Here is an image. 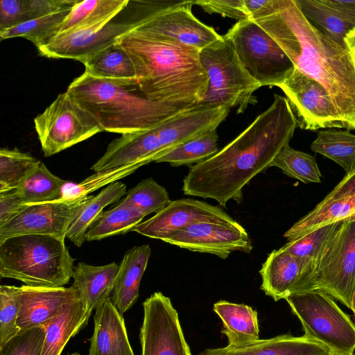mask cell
<instances>
[{
    "label": "cell",
    "instance_id": "cell-22",
    "mask_svg": "<svg viewBox=\"0 0 355 355\" xmlns=\"http://www.w3.org/2000/svg\"><path fill=\"white\" fill-rule=\"evenodd\" d=\"M323 345L305 336L285 334L258 341L241 348L228 347L206 349L198 355H331Z\"/></svg>",
    "mask_w": 355,
    "mask_h": 355
},
{
    "label": "cell",
    "instance_id": "cell-17",
    "mask_svg": "<svg viewBox=\"0 0 355 355\" xmlns=\"http://www.w3.org/2000/svg\"><path fill=\"white\" fill-rule=\"evenodd\" d=\"M193 5V1H184L144 21L136 29L171 39L200 51L222 36L193 15L191 11Z\"/></svg>",
    "mask_w": 355,
    "mask_h": 355
},
{
    "label": "cell",
    "instance_id": "cell-34",
    "mask_svg": "<svg viewBox=\"0 0 355 355\" xmlns=\"http://www.w3.org/2000/svg\"><path fill=\"white\" fill-rule=\"evenodd\" d=\"M71 8L49 14L8 29L0 31L1 40L17 37L31 41L37 49L49 44L60 31Z\"/></svg>",
    "mask_w": 355,
    "mask_h": 355
},
{
    "label": "cell",
    "instance_id": "cell-24",
    "mask_svg": "<svg viewBox=\"0 0 355 355\" xmlns=\"http://www.w3.org/2000/svg\"><path fill=\"white\" fill-rule=\"evenodd\" d=\"M150 253L149 245L135 246L125 253L119 265L111 300L121 315L132 307L139 297L140 282Z\"/></svg>",
    "mask_w": 355,
    "mask_h": 355
},
{
    "label": "cell",
    "instance_id": "cell-18",
    "mask_svg": "<svg viewBox=\"0 0 355 355\" xmlns=\"http://www.w3.org/2000/svg\"><path fill=\"white\" fill-rule=\"evenodd\" d=\"M80 299L76 291L69 288L19 287L17 325L20 330L43 326L56 316L67 304Z\"/></svg>",
    "mask_w": 355,
    "mask_h": 355
},
{
    "label": "cell",
    "instance_id": "cell-47",
    "mask_svg": "<svg viewBox=\"0 0 355 355\" xmlns=\"http://www.w3.org/2000/svg\"><path fill=\"white\" fill-rule=\"evenodd\" d=\"M355 194V169L346 174L335 188L321 201L322 202L336 200Z\"/></svg>",
    "mask_w": 355,
    "mask_h": 355
},
{
    "label": "cell",
    "instance_id": "cell-27",
    "mask_svg": "<svg viewBox=\"0 0 355 355\" xmlns=\"http://www.w3.org/2000/svg\"><path fill=\"white\" fill-rule=\"evenodd\" d=\"M83 64L85 71L93 77L137 85L132 59L117 41L88 58Z\"/></svg>",
    "mask_w": 355,
    "mask_h": 355
},
{
    "label": "cell",
    "instance_id": "cell-33",
    "mask_svg": "<svg viewBox=\"0 0 355 355\" xmlns=\"http://www.w3.org/2000/svg\"><path fill=\"white\" fill-rule=\"evenodd\" d=\"M145 216L136 209L122 205L103 211L88 229L87 241L101 240L112 236L124 234L141 223Z\"/></svg>",
    "mask_w": 355,
    "mask_h": 355
},
{
    "label": "cell",
    "instance_id": "cell-45",
    "mask_svg": "<svg viewBox=\"0 0 355 355\" xmlns=\"http://www.w3.org/2000/svg\"><path fill=\"white\" fill-rule=\"evenodd\" d=\"M208 13L220 14L239 21L249 19L243 0H200L193 1Z\"/></svg>",
    "mask_w": 355,
    "mask_h": 355
},
{
    "label": "cell",
    "instance_id": "cell-10",
    "mask_svg": "<svg viewBox=\"0 0 355 355\" xmlns=\"http://www.w3.org/2000/svg\"><path fill=\"white\" fill-rule=\"evenodd\" d=\"M46 157L55 155L103 131L96 119L66 91L34 119Z\"/></svg>",
    "mask_w": 355,
    "mask_h": 355
},
{
    "label": "cell",
    "instance_id": "cell-2",
    "mask_svg": "<svg viewBox=\"0 0 355 355\" xmlns=\"http://www.w3.org/2000/svg\"><path fill=\"white\" fill-rule=\"evenodd\" d=\"M253 21L295 68L324 87L345 128L355 130V60L349 49L315 27L295 0H276L269 15Z\"/></svg>",
    "mask_w": 355,
    "mask_h": 355
},
{
    "label": "cell",
    "instance_id": "cell-46",
    "mask_svg": "<svg viewBox=\"0 0 355 355\" xmlns=\"http://www.w3.org/2000/svg\"><path fill=\"white\" fill-rule=\"evenodd\" d=\"M24 205L16 189L0 193V226L17 214Z\"/></svg>",
    "mask_w": 355,
    "mask_h": 355
},
{
    "label": "cell",
    "instance_id": "cell-19",
    "mask_svg": "<svg viewBox=\"0 0 355 355\" xmlns=\"http://www.w3.org/2000/svg\"><path fill=\"white\" fill-rule=\"evenodd\" d=\"M261 289L275 301L300 291L309 270L304 261L283 250L272 251L259 270Z\"/></svg>",
    "mask_w": 355,
    "mask_h": 355
},
{
    "label": "cell",
    "instance_id": "cell-32",
    "mask_svg": "<svg viewBox=\"0 0 355 355\" xmlns=\"http://www.w3.org/2000/svg\"><path fill=\"white\" fill-rule=\"evenodd\" d=\"M310 148L335 162L346 174L355 169V135L349 130L328 128L320 130Z\"/></svg>",
    "mask_w": 355,
    "mask_h": 355
},
{
    "label": "cell",
    "instance_id": "cell-15",
    "mask_svg": "<svg viewBox=\"0 0 355 355\" xmlns=\"http://www.w3.org/2000/svg\"><path fill=\"white\" fill-rule=\"evenodd\" d=\"M193 252L227 259L234 251L250 253L253 246L248 233L234 223L198 222L184 227L163 241Z\"/></svg>",
    "mask_w": 355,
    "mask_h": 355
},
{
    "label": "cell",
    "instance_id": "cell-20",
    "mask_svg": "<svg viewBox=\"0 0 355 355\" xmlns=\"http://www.w3.org/2000/svg\"><path fill=\"white\" fill-rule=\"evenodd\" d=\"M159 157L153 128L123 134L113 140L91 169L98 172L136 162H142L146 165L155 162Z\"/></svg>",
    "mask_w": 355,
    "mask_h": 355
},
{
    "label": "cell",
    "instance_id": "cell-49",
    "mask_svg": "<svg viewBox=\"0 0 355 355\" xmlns=\"http://www.w3.org/2000/svg\"><path fill=\"white\" fill-rule=\"evenodd\" d=\"M355 28V1L320 0Z\"/></svg>",
    "mask_w": 355,
    "mask_h": 355
},
{
    "label": "cell",
    "instance_id": "cell-23",
    "mask_svg": "<svg viewBox=\"0 0 355 355\" xmlns=\"http://www.w3.org/2000/svg\"><path fill=\"white\" fill-rule=\"evenodd\" d=\"M118 269L115 262L100 266L79 262L74 267L71 286L78 293L88 320L94 309L110 297Z\"/></svg>",
    "mask_w": 355,
    "mask_h": 355
},
{
    "label": "cell",
    "instance_id": "cell-14",
    "mask_svg": "<svg viewBox=\"0 0 355 355\" xmlns=\"http://www.w3.org/2000/svg\"><path fill=\"white\" fill-rule=\"evenodd\" d=\"M114 19L59 33L49 44L37 50L41 55L49 58L73 59L83 63L146 21L137 19L116 21Z\"/></svg>",
    "mask_w": 355,
    "mask_h": 355
},
{
    "label": "cell",
    "instance_id": "cell-38",
    "mask_svg": "<svg viewBox=\"0 0 355 355\" xmlns=\"http://www.w3.org/2000/svg\"><path fill=\"white\" fill-rule=\"evenodd\" d=\"M271 166L280 168L292 178L303 183L321 182L322 174L318 166L315 157L286 145L273 159Z\"/></svg>",
    "mask_w": 355,
    "mask_h": 355
},
{
    "label": "cell",
    "instance_id": "cell-35",
    "mask_svg": "<svg viewBox=\"0 0 355 355\" xmlns=\"http://www.w3.org/2000/svg\"><path fill=\"white\" fill-rule=\"evenodd\" d=\"M67 182L41 162L16 189L25 205L43 203L59 200Z\"/></svg>",
    "mask_w": 355,
    "mask_h": 355
},
{
    "label": "cell",
    "instance_id": "cell-28",
    "mask_svg": "<svg viewBox=\"0 0 355 355\" xmlns=\"http://www.w3.org/2000/svg\"><path fill=\"white\" fill-rule=\"evenodd\" d=\"M355 214V194L322 202L297 220L284 234L288 241L294 240L320 227L346 220Z\"/></svg>",
    "mask_w": 355,
    "mask_h": 355
},
{
    "label": "cell",
    "instance_id": "cell-52",
    "mask_svg": "<svg viewBox=\"0 0 355 355\" xmlns=\"http://www.w3.org/2000/svg\"><path fill=\"white\" fill-rule=\"evenodd\" d=\"M347 219H355V214H354L353 215H352L350 217H349Z\"/></svg>",
    "mask_w": 355,
    "mask_h": 355
},
{
    "label": "cell",
    "instance_id": "cell-40",
    "mask_svg": "<svg viewBox=\"0 0 355 355\" xmlns=\"http://www.w3.org/2000/svg\"><path fill=\"white\" fill-rule=\"evenodd\" d=\"M171 202L165 187L153 178H148L129 189L121 203L136 209L146 216L158 213Z\"/></svg>",
    "mask_w": 355,
    "mask_h": 355
},
{
    "label": "cell",
    "instance_id": "cell-53",
    "mask_svg": "<svg viewBox=\"0 0 355 355\" xmlns=\"http://www.w3.org/2000/svg\"><path fill=\"white\" fill-rule=\"evenodd\" d=\"M69 355H80V354H78V353H73V354H69Z\"/></svg>",
    "mask_w": 355,
    "mask_h": 355
},
{
    "label": "cell",
    "instance_id": "cell-11",
    "mask_svg": "<svg viewBox=\"0 0 355 355\" xmlns=\"http://www.w3.org/2000/svg\"><path fill=\"white\" fill-rule=\"evenodd\" d=\"M141 355H191L169 297L155 292L143 303Z\"/></svg>",
    "mask_w": 355,
    "mask_h": 355
},
{
    "label": "cell",
    "instance_id": "cell-51",
    "mask_svg": "<svg viewBox=\"0 0 355 355\" xmlns=\"http://www.w3.org/2000/svg\"><path fill=\"white\" fill-rule=\"evenodd\" d=\"M350 309L352 311L354 318H355V284L353 290L352 302H351V308Z\"/></svg>",
    "mask_w": 355,
    "mask_h": 355
},
{
    "label": "cell",
    "instance_id": "cell-30",
    "mask_svg": "<svg viewBox=\"0 0 355 355\" xmlns=\"http://www.w3.org/2000/svg\"><path fill=\"white\" fill-rule=\"evenodd\" d=\"M127 192L124 183L115 182L107 185L96 196H92L71 223L66 237L76 246L80 247L86 240L88 229L98 218L103 209L118 202Z\"/></svg>",
    "mask_w": 355,
    "mask_h": 355
},
{
    "label": "cell",
    "instance_id": "cell-1",
    "mask_svg": "<svg viewBox=\"0 0 355 355\" xmlns=\"http://www.w3.org/2000/svg\"><path fill=\"white\" fill-rule=\"evenodd\" d=\"M298 127L288 99L274 95L271 105L217 153L190 166L183 180L184 195L215 200L226 207L243 201V189L263 173Z\"/></svg>",
    "mask_w": 355,
    "mask_h": 355
},
{
    "label": "cell",
    "instance_id": "cell-16",
    "mask_svg": "<svg viewBox=\"0 0 355 355\" xmlns=\"http://www.w3.org/2000/svg\"><path fill=\"white\" fill-rule=\"evenodd\" d=\"M234 223L236 220L218 206L191 198L171 202L132 231L151 239L164 241L178 230L198 222Z\"/></svg>",
    "mask_w": 355,
    "mask_h": 355
},
{
    "label": "cell",
    "instance_id": "cell-54",
    "mask_svg": "<svg viewBox=\"0 0 355 355\" xmlns=\"http://www.w3.org/2000/svg\"><path fill=\"white\" fill-rule=\"evenodd\" d=\"M331 355H340V354L332 353Z\"/></svg>",
    "mask_w": 355,
    "mask_h": 355
},
{
    "label": "cell",
    "instance_id": "cell-12",
    "mask_svg": "<svg viewBox=\"0 0 355 355\" xmlns=\"http://www.w3.org/2000/svg\"><path fill=\"white\" fill-rule=\"evenodd\" d=\"M277 87L286 95L300 128L306 130L345 128L324 87L297 68Z\"/></svg>",
    "mask_w": 355,
    "mask_h": 355
},
{
    "label": "cell",
    "instance_id": "cell-37",
    "mask_svg": "<svg viewBox=\"0 0 355 355\" xmlns=\"http://www.w3.org/2000/svg\"><path fill=\"white\" fill-rule=\"evenodd\" d=\"M41 162L18 149L0 150V193L19 187Z\"/></svg>",
    "mask_w": 355,
    "mask_h": 355
},
{
    "label": "cell",
    "instance_id": "cell-31",
    "mask_svg": "<svg viewBox=\"0 0 355 355\" xmlns=\"http://www.w3.org/2000/svg\"><path fill=\"white\" fill-rule=\"evenodd\" d=\"M129 0L78 1L60 26V33L111 21L130 3Z\"/></svg>",
    "mask_w": 355,
    "mask_h": 355
},
{
    "label": "cell",
    "instance_id": "cell-43",
    "mask_svg": "<svg viewBox=\"0 0 355 355\" xmlns=\"http://www.w3.org/2000/svg\"><path fill=\"white\" fill-rule=\"evenodd\" d=\"M19 300V287L0 286V346L20 331L17 322Z\"/></svg>",
    "mask_w": 355,
    "mask_h": 355
},
{
    "label": "cell",
    "instance_id": "cell-3",
    "mask_svg": "<svg viewBox=\"0 0 355 355\" xmlns=\"http://www.w3.org/2000/svg\"><path fill=\"white\" fill-rule=\"evenodd\" d=\"M117 42L130 56L137 86L147 98L178 107L203 100L209 79L199 50L136 28Z\"/></svg>",
    "mask_w": 355,
    "mask_h": 355
},
{
    "label": "cell",
    "instance_id": "cell-48",
    "mask_svg": "<svg viewBox=\"0 0 355 355\" xmlns=\"http://www.w3.org/2000/svg\"><path fill=\"white\" fill-rule=\"evenodd\" d=\"M248 19L254 20L269 15L274 9L276 0H243Z\"/></svg>",
    "mask_w": 355,
    "mask_h": 355
},
{
    "label": "cell",
    "instance_id": "cell-39",
    "mask_svg": "<svg viewBox=\"0 0 355 355\" xmlns=\"http://www.w3.org/2000/svg\"><path fill=\"white\" fill-rule=\"evenodd\" d=\"M342 221H337L320 227L294 240L289 241L282 247L283 250L304 261L309 270L307 278L312 272L313 266L321 251Z\"/></svg>",
    "mask_w": 355,
    "mask_h": 355
},
{
    "label": "cell",
    "instance_id": "cell-50",
    "mask_svg": "<svg viewBox=\"0 0 355 355\" xmlns=\"http://www.w3.org/2000/svg\"><path fill=\"white\" fill-rule=\"evenodd\" d=\"M345 44L352 53L355 60V28H353L347 35Z\"/></svg>",
    "mask_w": 355,
    "mask_h": 355
},
{
    "label": "cell",
    "instance_id": "cell-13",
    "mask_svg": "<svg viewBox=\"0 0 355 355\" xmlns=\"http://www.w3.org/2000/svg\"><path fill=\"white\" fill-rule=\"evenodd\" d=\"M91 196L24 205L0 226V242L24 234L48 235L64 239L71 223Z\"/></svg>",
    "mask_w": 355,
    "mask_h": 355
},
{
    "label": "cell",
    "instance_id": "cell-6",
    "mask_svg": "<svg viewBox=\"0 0 355 355\" xmlns=\"http://www.w3.org/2000/svg\"><path fill=\"white\" fill-rule=\"evenodd\" d=\"M199 59L209 85L198 105L237 107V114H241L250 104L257 103L254 93L261 86L245 69L227 37L223 35L200 50Z\"/></svg>",
    "mask_w": 355,
    "mask_h": 355
},
{
    "label": "cell",
    "instance_id": "cell-8",
    "mask_svg": "<svg viewBox=\"0 0 355 355\" xmlns=\"http://www.w3.org/2000/svg\"><path fill=\"white\" fill-rule=\"evenodd\" d=\"M354 284L355 219H346L321 251L300 292L320 289L350 309Z\"/></svg>",
    "mask_w": 355,
    "mask_h": 355
},
{
    "label": "cell",
    "instance_id": "cell-41",
    "mask_svg": "<svg viewBox=\"0 0 355 355\" xmlns=\"http://www.w3.org/2000/svg\"><path fill=\"white\" fill-rule=\"evenodd\" d=\"M144 165L142 162H136L96 172L79 183L67 181L62 189V196L59 200H71L85 198L98 189L132 174Z\"/></svg>",
    "mask_w": 355,
    "mask_h": 355
},
{
    "label": "cell",
    "instance_id": "cell-9",
    "mask_svg": "<svg viewBox=\"0 0 355 355\" xmlns=\"http://www.w3.org/2000/svg\"><path fill=\"white\" fill-rule=\"evenodd\" d=\"M225 36L245 69L261 87H277L295 68L277 43L253 20L237 21Z\"/></svg>",
    "mask_w": 355,
    "mask_h": 355
},
{
    "label": "cell",
    "instance_id": "cell-4",
    "mask_svg": "<svg viewBox=\"0 0 355 355\" xmlns=\"http://www.w3.org/2000/svg\"><path fill=\"white\" fill-rule=\"evenodd\" d=\"M67 92L96 119L103 131L121 135L151 129L192 107L150 101L137 84L95 78L86 71L70 83Z\"/></svg>",
    "mask_w": 355,
    "mask_h": 355
},
{
    "label": "cell",
    "instance_id": "cell-36",
    "mask_svg": "<svg viewBox=\"0 0 355 355\" xmlns=\"http://www.w3.org/2000/svg\"><path fill=\"white\" fill-rule=\"evenodd\" d=\"M216 130L204 132L173 148L155 162H166L172 166L189 167L210 158L219 150Z\"/></svg>",
    "mask_w": 355,
    "mask_h": 355
},
{
    "label": "cell",
    "instance_id": "cell-25",
    "mask_svg": "<svg viewBox=\"0 0 355 355\" xmlns=\"http://www.w3.org/2000/svg\"><path fill=\"white\" fill-rule=\"evenodd\" d=\"M213 309L223 322L221 332L228 339L227 347L241 348L260 339L257 312L252 307L220 300Z\"/></svg>",
    "mask_w": 355,
    "mask_h": 355
},
{
    "label": "cell",
    "instance_id": "cell-42",
    "mask_svg": "<svg viewBox=\"0 0 355 355\" xmlns=\"http://www.w3.org/2000/svg\"><path fill=\"white\" fill-rule=\"evenodd\" d=\"M304 16L318 24L323 32L343 46L348 33L354 28L320 0H295Z\"/></svg>",
    "mask_w": 355,
    "mask_h": 355
},
{
    "label": "cell",
    "instance_id": "cell-26",
    "mask_svg": "<svg viewBox=\"0 0 355 355\" xmlns=\"http://www.w3.org/2000/svg\"><path fill=\"white\" fill-rule=\"evenodd\" d=\"M88 321L80 299L66 304L43 325L46 335L41 355H60L69 340L85 328Z\"/></svg>",
    "mask_w": 355,
    "mask_h": 355
},
{
    "label": "cell",
    "instance_id": "cell-21",
    "mask_svg": "<svg viewBox=\"0 0 355 355\" xmlns=\"http://www.w3.org/2000/svg\"><path fill=\"white\" fill-rule=\"evenodd\" d=\"M95 310L94 330L88 355H134L123 315L114 306L111 297Z\"/></svg>",
    "mask_w": 355,
    "mask_h": 355
},
{
    "label": "cell",
    "instance_id": "cell-44",
    "mask_svg": "<svg viewBox=\"0 0 355 355\" xmlns=\"http://www.w3.org/2000/svg\"><path fill=\"white\" fill-rule=\"evenodd\" d=\"M45 335L43 326L20 330L0 346V355H41Z\"/></svg>",
    "mask_w": 355,
    "mask_h": 355
},
{
    "label": "cell",
    "instance_id": "cell-7",
    "mask_svg": "<svg viewBox=\"0 0 355 355\" xmlns=\"http://www.w3.org/2000/svg\"><path fill=\"white\" fill-rule=\"evenodd\" d=\"M334 299L320 289H312L285 300L300 321L305 336L332 353L354 355L355 324Z\"/></svg>",
    "mask_w": 355,
    "mask_h": 355
},
{
    "label": "cell",
    "instance_id": "cell-29",
    "mask_svg": "<svg viewBox=\"0 0 355 355\" xmlns=\"http://www.w3.org/2000/svg\"><path fill=\"white\" fill-rule=\"evenodd\" d=\"M79 0H1L0 31L72 8Z\"/></svg>",
    "mask_w": 355,
    "mask_h": 355
},
{
    "label": "cell",
    "instance_id": "cell-5",
    "mask_svg": "<svg viewBox=\"0 0 355 355\" xmlns=\"http://www.w3.org/2000/svg\"><path fill=\"white\" fill-rule=\"evenodd\" d=\"M74 259L64 239L24 234L0 242V277L32 287L57 288L67 284L73 272Z\"/></svg>",
    "mask_w": 355,
    "mask_h": 355
}]
</instances>
